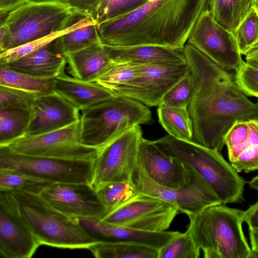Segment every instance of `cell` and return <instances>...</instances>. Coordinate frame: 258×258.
Wrapping results in <instances>:
<instances>
[{
  "label": "cell",
  "instance_id": "cell-2",
  "mask_svg": "<svg viewBox=\"0 0 258 258\" xmlns=\"http://www.w3.org/2000/svg\"><path fill=\"white\" fill-rule=\"evenodd\" d=\"M210 0H148L134 10L97 25L102 45H154L183 50Z\"/></svg>",
  "mask_w": 258,
  "mask_h": 258
},
{
  "label": "cell",
  "instance_id": "cell-16",
  "mask_svg": "<svg viewBox=\"0 0 258 258\" xmlns=\"http://www.w3.org/2000/svg\"><path fill=\"white\" fill-rule=\"evenodd\" d=\"M40 245L21 218L11 192L0 190L1 255L7 258H30Z\"/></svg>",
  "mask_w": 258,
  "mask_h": 258
},
{
  "label": "cell",
  "instance_id": "cell-24",
  "mask_svg": "<svg viewBox=\"0 0 258 258\" xmlns=\"http://www.w3.org/2000/svg\"><path fill=\"white\" fill-rule=\"evenodd\" d=\"M60 40L62 51L66 56L101 43L95 21L92 18L81 14L68 30L60 36Z\"/></svg>",
  "mask_w": 258,
  "mask_h": 258
},
{
  "label": "cell",
  "instance_id": "cell-39",
  "mask_svg": "<svg viewBox=\"0 0 258 258\" xmlns=\"http://www.w3.org/2000/svg\"><path fill=\"white\" fill-rule=\"evenodd\" d=\"M39 95L0 86V108L16 107L31 109Z\"/></svg>",
  "mask_w": 258,
  "mask_h": 258
},
{
  "label": "cell",
  "instance_id": "cell-10",
  "mask_svg": "<svg viewBox=\"0 0 258 258\" xmlns=\"http://www.w3.org/2000/svg\"><path fill=\"white\" fill-rule=\"evenodd\" d=\"M7 147L21 155L67 160L94 159L98 151L81 143L79 120L54 131L26 135Z\"/></svg>",
  "mask_w": 258,
  "mask_h": 258
},
{
  "label": "cell",
  "instance_id": "cell-40",
  "mask_svg": "<svg viewBox=\"0 0 258 258\" xmlns=\"http://www.w3.org/2000/svg\"><path fill=\"white\" fill-rule=\"evenodd\" d=\"M230 163L238 172L258 170V144L242 151Z\"/></svg>",
  "mask_w": 258,
  "mask_h": 258
},
{
  "label": "cell",
  "instance_id": "cell-44",
  "mask_svg": "<svg viewBox=\"0 0 258 258\" xmlns=\"http://www.w3.org/2000/svg\"><path fill=\"white\" fill-rule=\"evenodd\" d=\"M249 237L253 258H258V232L249 229Z\"/></svg>",
  "mask_w": 258,
  "mask_h": 258
},
{
  "label": "cell",
  "instance_id": "cell-14",
  "mask_svg": "<svg viewBox=\"0 0 258 258\" xmlns=\"http://www.w3.org/2000/svg\"><path fill=\"white\" fill-rule=\"evenodd\" d=\"M187 42L225 70H236L243 61L234 34L218 23L209 9L199 18Z\"/></svg>",
  "mask_w": 258,
  "mask_h": 258
},
{
  "label": "cell",
  "instance_id": "cell-38",
  "mask_svg": "<svg viewBox=\"0 0 258 258\" xmlns=\"http://www.w3.org/2000/svg\"><path fill=\"white\" fill-rule=\"evenodd\" d=\"M235 81L247 96L258 98V69L243 61L235 70Z\"/></svg>",
  "mask_w": 258,
  "mask_h": 258
},
{
  "label": "cell",
  "instance_id": "cell-11",
  "mask_svg": "<svg viewBox=\"0 0 258 258\" xmlns=\"http://www.w3.org/2000/svg\"><path fill=\"white\" fill-rule=\"evenodd\" d=\"M178 212L172 204L139 192L101 220L137 230L162 232L169 227Z\"/></svg>",
  "mask_w": 258,
  "mask_h": 258
},
{
  "label": "cell",
  "instance_id": "cell-28",
  "mask_svg": "<svg viewBox=\"0 0 258 258\" xmlns=\"http://www.w3.org/2000/svg\"><path fill=\"white\" fill-rule=\"evenodd\" d=\"M157 114L159 123L169 135L179 140L192 141L193 125L187 108L160 105Z\"/></svg>",
  "mask_w": 258,
  "mask_h": 258
},
{
  "label": "cell",
  "instance_id": "cell-32",
  "mask_svg": "<svg viewBox=\"0 0 258 258\" xmlns=\"http://www.w3.org/2000/svg\"><path fill=\"white\" fill-rule=\"evenodd\" d=\"M138 70L139 63L114 62L94 82L113 92L128 85L137 76Z\"/></svg>",
  "mask_w": 258,
  "mask_h": 258
},
{
  "label": "cell",
  "instance_id": "cell-25",
  "mask_svg": "<svg viewBox=\"0 0 258 258\" xmlns=\"http://www.w3.org/2000/svg\"><path fill=\"white\" fill-rule=\"evenodd\" d=\"M31 119V109L0 108V147H7L25 136Z\"/></svg>",
  "mask_w": 258,
  "mask_h": 258
},
{
  "label": "cell",
  "instance_id": "cell-21",
  "mask_svg": "<svg viewBox=\"0 0 258 258\" xmlns=\"http://www.w3.org/2000/svg\"><path fill=\"white\" fill-rule=\"evenodd\" d=\"M53 91L79 111L109 100L116 95L96 82H86L65 72L54 78Z\"/></svg>",
  "mask_w": 258,
  "mask_h": 258
},
{
  "label": "cell",
  "instance_id": "cell-3",
  "mask_svg": "<svg viewBox=\"0 0 258 258\" xmlns=\"http://www.w3.org/2000/svg\"><path fill=\"white\" fill-rule=\"evenodd\" d=\"M155 144L165 153L193 169L223 204L241 203L246 182L220 151L169 135Z\"/></svg>",
  "mask_w": 258,
  "mask_h": 258
},
{
  "label": "cell",
  "instance_id": "cell-15",
  "mask_svg": "<svg viewBox=\"0 0 258 258\" xmlns=\"http://www.w3.org/2000/svg\"><path fill=\"white\" fill-rule=\"evenodd\" d=\"M39 195L55 209L72 217L101 219L107 213L91 183H54Z\"/></svg>",
  "mask_w": 258,
  "mask_h": 258
},
{
  "label": "cell",
  "instance_id": "cell-26",
  "mask_svg": "<svg viewBox=\"0 0 258 258\" xmlns=\"http://www.w3.org/2000/svg\"><path fill=\"white\" fill-rule=\"evenodd\" d=\"M254 4V0H210L209 9L218 23L234 34Z\"/></svg>",
  "mask_w": 258,
  "mask_h": 258
},
{
  "label": "cell",
  "instance_id": "cell-47",
  "mask_svg": "<svg viewBox=\"0 0 258 258\" xmlns=\"http://www.w3.org/2000/svg\"><path fill=\"white\" fill-rule=\"evenodd\" d=\"M61 0H28L34 2H60Z\"/></svg>",
  "mask_w": 258,
  "mask_h": 258
},
{
  "label": "cell",
  "instance_id": "cell-34",
  "mask_svg": "<svg viewBox=\"0 0 258 258\" xmlns=\"http://www.w3.org/2000/svg\"><path fill=\"white\" fill-rule=\"evenodd\" d=\"M201 249L190 233H179L158 250V258H199Z\"/></svg>",
  "mask_w": 258,
  "mask_h": 258
},
{
  "label": "cell",
  "instance_id": "cell-18",
  "mask_svg": "<svg viewBox=\"0 0 258 258\" xmlns=\"http://www.w3.org/2000/svg\"><path fill=\"white\" fill-rule=\"evenodd\" d=\"M80 112L54 91L39 95L31 108L26 135L54 131L79 120Z\"/></svg>",
  "mask_w": 258,
  "mask_h": 258
},
{
  "label": "cell",
  "instance_id": "cell-41",
  "mask_svg": "<svg viewBox=\"0 0 258 258\" xmlns=\"http://www.w3.org/2000/svg\"><path fill=\"white\" fill-rule=\"evenodd\" d=\"M101 0H61L74 12L90 17L94 20Z\"/></svg>",
  "mask_w": 258,
  "mask_h": 258
},
{
  "label": "cell",
  "instance_id": "cell-48",
  "mask_svg": "<svg viewBox=\"0 0 258 258\" xmlns=\"http://www.w3.org/2000/svg\"><path fill=\"white\" fill-rule=\"evenodd\" d=\"M255 5L258 6V0H254Z\"/></svg>",
  "mask_w": 258,
  "mask_h": 258
},
{
  "label": "cell",
  "instance_id": "cell-27",
  "mask_svg": "<svg viewBox=\"0 0 258 258\" xmlns=\"http://www.w3.org/2000/svg\"><path fill=\"white\" fill-rule=\"evenodd\" d=\"M89 250L97 258H158V249L132 242H97Z\"/></svg>",
  "mask_w": 258,
  "mask_h": 258
},
{
  "label": "cell",
  "instance_id": "cell-37",
  "mask_svg": "<svg viewBox=\"0 0 258 258\" xmlns=\"http://www.w3.org/2000/svg\"><path fill=\"white\" fill-rule=\"evenodd\" d=\"M191 95V78L189 73L165 94L161 105L187 108L190 101Z\"/></svg>",
  "mask_w": 258,
  "mask_h": 258
},
{
  "label": "cell",
  "instance_id": "cell-20",
  "mask_svg": "<svg viewBox=\"0 0 258 258\" xmlns=\"http://www.w3.org/2000/svg\"><path fill=\"white\" fill-rule=\"evenodd\" d=\"M60 36L38 50L3 66L36 77L55 78L65 72L67 64Z\"/></svg>",
  "mask_w": 258,
  "mask_h": 258
},
{
  "label": "cell",
  "instance_id": "cell-19",
  "mask_svg": "<svg viewBox=\"0 0 258 258\" xmlns=\"http://www.w3.org/2000/svg\"><path fill=\"white\" fill-rule=\"evenodd\" d=\"M76 218L82 227L97 242H136L159 250L180 233L167 231L147 232L110 224L100 219Z\"/></svg>",
  "mask_w": 258,
  "mask_h": 258
},
{
  "label": "cell",
  "instance_id": "cell-1",
  "mask_svg": "<svg viewBox=\"0 0 258 258\" xmlns=\"http://www.w3.org/2000/svg\"><path fill=\"white\" fill-rule=\"evenodd\" d=\"M183 52L191 78L187 107L193 125L192 142L221 151L226 135L236 121L258 119L253 103L236 84L234 77L186 43Z\"/></svg>",
  "mask_w": 258,
  "mask_h": 258
},
{
  "label": "cell",
  "instance_id": "cell-36",
  "mask_svg": "<svg viewBox=\"0 0 258 258\" xmlns=\"http://www.w3.org/2000/svg\"><path fill=\"white\" fill-rule=\"evenodd\" d=\"M69 27L62 31L28 42L1 52L0 54L1 65H6L38 50L57 37L64 34L68 30Z\"/></svg>",
  "mask_w": 258,
  "mask_h": 258
},
{
  "label": "cell",
  "instance_id": "cell-30",
  "mask_svg": "<svg viewBox=\"0 0 258 258\" xmlns=\"http://www.w3.org/2000/svg\"><path fill=\"white\" fill-rule=\"evenodd\" d=\"M106 210V214L121 206L140 191L134 180L112 181L100 184L95 187Z\"/></svg>",
  "mask_w": 258,
  "mask_h": 258
},
{
  "label": "cell",
  "instance_id": "cell-13",
  "mask_svg": "<svg viewBox=\"0 0 258 258\" xmlns=\"http://www.w3.org/2000/svg\"><path fill=\"white\" fill-rule=\"evenodd\" d=\"M188 167L190 179L180 188H168L156 183L139 165L134 181L140 192L167 202L188 216L195 215L210 206L222 204L209 185L193 169Z\"/></svg>",
  "mask_w": 258,
  "mask_h": 258
},
{
  "label": "cell",
  "instance_id": "cell-17",
  "mask_svg": "<svg viewBox=\"0 0 258 258\" xmlns=\"http://www.w3.org/2000/svg\"><path fill=\"white\" fill-rule=\"evenodd\" d=\"M138 165L156 183L178 188L190 179L188 167L163 152L154 141L142 138L139 151Z\"/></svg>",
  "mask_w": 258,
  "mask_h": 258
},
{
  "label": "cell",
  "instance_id": "cell-46",
  "mask_svg": "<svg viewBox=\"0 0 258 258\" xmlns=\"http://www.w3.org/2000/svg\"><path fill=\"white\" fill-rule=\"evenodd\" d=\"M248 184L250 188L258 190V175L252 178Z\"/></svg>",
  "mask_w": 258,
  "mask_h": 258
},
{
  "label": "cell",
  "instance_id": "cell-45",
  "mask_svg": "<svg viewBox=\"0 0 258 258\" xmlns=\"http://www.w3.org/2000/svg\"><path fill=\"white\" fill-rule=\"evenodd\" d=\"M246 62L258 69V45L245 55Z\"/></svg>",
  "mask_w": 258,
  "mask_h": 258
},
{
  "label": "cell",
  "instance_id": "cell-31",
  "mask_svg": "<svg viewBox=\"0 0 258 258\" xmlns=\"http://www.w3.org/2000/svg\"><path fill=\"white\" fill-rule=\"evenodd\" d=\"M52 183L17 171L0 169V190L39 195Z\"/></svg>",
  "mask_w": 258,
  "mask_h": 258
},
{
  "label": "cell",
  "instance_id": "cell-42",
  "mask_svg": "<svg viewBox=\"0 0 258 258\" xmlns=\"http://www.w3.org/2000/svg\"><path fill=\"white\" fill-rule=\"evenodd\" d=\"M242 220L247 224L248 229L258 232V201L243 211Z\"/></svg>",
  "mask_w": 258,
  "mask_h": 258
},
{
  "label": "cell",
  "instance_id": "cell-29",
  "mask_svg": "<svg viewBox=\"0 0 258 258\" xmlns=\"http://www.w3.org/2000/svg\"><path fill=\"white\" fill-rule=\"evenodd\" d=\"M53 84L54 79L36 77L1 66L0 86L41 95L53 91Z\"/></svg>",
  "mask_w": 258,
  "mask_h": 258
},
{
  "label": "cell",
  "instance_id": "cell-7",
  "mask_svg": "<svg viewBox=\"0 0 258 258\" xmlns=\"http://www.w3.org/2000/svg\"><path fill=\"white\" fill-rule=\"evenodd\" d=\"M80 112V141L98 149L128 129L152 120L148 106L118 95Z\"/></svg>",
  "mask_w": 258,
  "mask_h": 258
},
{
  "label": "cell",
  "instance_id": "cell-5",
  "mask_svg": "<svg viewBox=\"0 0 258 258\" xmlns=\"http://www.w3.org/2000/svg\"><path fill=\"white\" fill-rule=\"evenodd\" d=\"M10 192L21 218L40 245L89 249L97 242L76 218L58 211L39 195L23 191Z\"/></svg>",
  "mask_w": 258,
  "mask_h": 258
},
{
  "label": "cell",
  "instance_id": "cell-8",
  "mask_svg": "<svg viewBox=\"0 0 258 258\" xmlns=\"http://www.w3.org/2000/svg\"><path fill=\"white\" fill-rule=\"evenodd\" d=\"M94 159L67 160L27 156L0 147V169L13 170L51 183L92 184Z\"/></svg>",
  "mask_w": 258,
  "mask_h": 258
},
{
  "label": "cell",
  "instance_id": "cell-6",
  "mask_svg": "<svg viewBox=\"0 0 258 258\" xmlns=\"http://www.w3.org/2000/svg\"><path fill=\"white\" fill-rule=\"evenodd\" d=\"M76 20L74 11L61 2L28 1L8 13L1 23V53L62 31Z\"/></svg>",
  "mask_w": 258,
  "mask_h": 258
},
{
  "label": "cell",
  "instance_id": "cell-4",
  "mask_svg": "<svg viewBox=\"0 0 258 258\" xmlns=\"http://www.w3.org/2000/svg\"><path fill=\"white\" fill-rule=\"evenodd\" d=\"M243 212L218 204L188 216L187 230L205 258H253L242 230Z\"/></svg>",
  "mask_w": 258,
  "mask_h": 258
},
{
  "label": "cell",
  "instance_id": "cell-9",
  "mask_svg": "<svg viewBox=\"0 0 258 258\" xmlns=\"http://www.w3.org/2000/svg\"><path fill=\"white\" fill-rule=\"evenodd\" d=\"M142 138V129L136 125L98 149L92 181L95 188L105 182L134 180Z\"/></svg>",
  "mask_w": 258,
  "mask_h": 258
},
{
  "label": "cell",
  "instance_id": "cell-12",
  "mask_svg": "<svg viewBox=\"0 0 258 258\" xmlns=\"http://www.w3.org/2000/svg\"><path fill=\"white\" fill-rule=\"evenodd\" d=\"M188 73L187 62L139 64L138 73L134 79L113 93L148 107H158L165 94Z\"/></svg>",
  "mask_w": 258,
  "mask_h": 258
},
{
  "label": "cell",
  "instance_id": "cell-33",
  "mask_svg": "<svg viewBox=\"0 0 258 258\" xmlns=\"http://www.w3.org/2000/svg\"><path fill=\"white\" fill-rule=\"evenodd\" d=\"M234 35L242 55H246L258 45V6H252Z\"/></svg>",
  "mask_w": 258,
  "mask_h": 258
},
{
  "label": "cell",
  "instance_id": "cell-22",
  "mask_svg": "<svg viewBox=\"0 0 258 258\" xmlns=\"http://www.w3.org/2000/svg\"><path fill=\"white\" fill-rule=\"evenodd\" d=\"M103 46L110 58L116 62L146 64L187 62L183 50L168 47L154 45Z\"/></svg>",
  "mask_w": 258,
  "mask_h": 258
},
{
  "label": "cell",
  "instance_id": "cell-23",
  "mask_svg": "<svg viewBox=\"0 0 258 258\" xmlns=\"http://www.w3.org/2000/svg\"><path fill=\"white\" fill-rule=\"evenodd\" d=\"M66 62L70 76L92 82L114 63L101 43L67 54Z\"/></svg>",
  "mask_w": 258,
  "mask_h": 258
},
{
  "label": "cell",
  "instance_id": "cell-35",
  "mask_svg": "<svg viewBox=\"0 0 258 258\" xmlns=\"http://www.w3.org/2000/svg\"><path fill=\"white\" fill-rule=\"evenodd\" d=\"M148 0H101L95 21L99 24L104 21L129 13Z\"/></svg>",
  "mask_w": 258,
  "mask_h": 258
},
{
  "label": "cell",
  "instance_id": "cell-43",
  "mask_svg": "<svg viewBox=\"0 0 258 258\" xmlns=\"http://www.w3.org/2000/svg\"><path fill=\"white\" fill-rule=\"evenodd\" d=\"M27 2L28 0H0V14L8 13Z\"/></svg>",
  "mask_w": 258,
  "mask_h": 258
}]
</instances>
